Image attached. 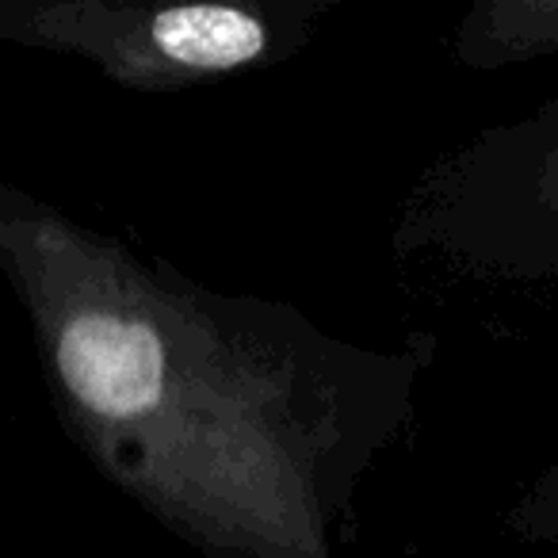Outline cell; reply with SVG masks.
<instances>
[{"mask_svg": "<svg viewBox=\"0 0 558 558\" xmlns=\"http://www.w3.org/2000/svg\"><path fill=\"white\" fill-rule=\"evenodd\" d=\"M0 264L58 417L111 486L207 558H341L356 494L417 410L428 337L367 349L16 187Z\"/></svg>", "mask_w": 558, "mask_h": 558, "instance_id": "6da1fadb", "label": "cell"}, {"mask_svg": "<svg viewBox=\"0 0 558 558\" xmlns=\"http://www.w3.org/2000/svg\"><path fill=\"white\" fill-rule=\"evenodd\" d=\"M314 4H172L138 9L108 0L4 4L0 35L24 47L85 58L126 88H184L268 65L311 39Z\"/></svg>", "mask_w": 558, "mask_h": 558, "instance_id": "7a4b0ae2", "label": "cell"}, {"mask_svg": "<svg viewBox=\"0 0 558 558\" xmlns=\"http://www.w3.org/2000/svg\"><path fill=\"white\" fill-rule=\"evenodd\" d=\"M456 54L471 70L558 54V0H482L456 27Z\"/></svg>", "mask_w": 558, "mask_h": 558, "instance_id": "3957f363", "label": "cell"}]
</instances>
